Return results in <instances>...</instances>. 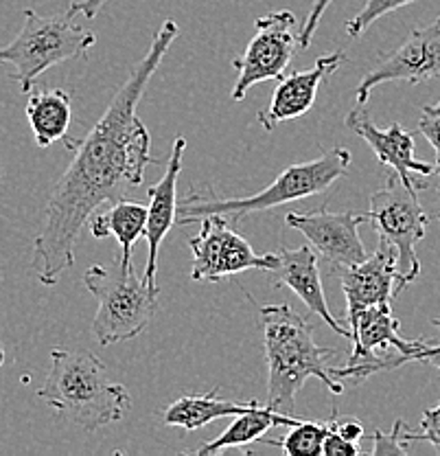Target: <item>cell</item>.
<instances>
[{"mask_svg":"<svg viewBox=\"0 0 440 456\" xmlns=\"http://www.w3.org/2000/svg\"><path fill=\"white\" fill-rule=\"evenodd\" d=\"M176 37V22L164 20L103 117L73 150V160L55 183L33 240V270L42 285H55L73 268L77 240L90 216L121 200L130 187H140L147 167L160 165L149 151L151 134L140 121L139 103Z\"/></svg>","mask_w":440,"mask_h":456,"instance_id":"1","label":"cell"},{"mask_svg":"<svg viewBox=\"0 0 440 456\" xmlns=\"http://www.w3.org/2000/svg\"><path fill=\"white\" fill-rule=\"evenodd\" d=\"M259 321L268 362V406L272 411L292 415L298 391L309 378H318L333 395H342V382L326 364L338 351L316 342L309 318L298 314L290 303H281L263 305Z\"/></svg>","mask_w":440,"mask_h":456,"instance_id":"2","label":"cell"},{"mask_svg":"<svg viewBox=\"0 0 440 456\" xmlns=\"http://www.w3.org/2000/svg\"><path fill=\"white\" fill-rule=\"evenodd\" d=\"M37 397L86 432L121 421L132 406L127 388L112 382L106 364L90 351H51V370Z\"/></svg>","mask_w":440,"mask_h":456,"instance_id":"3","label":"cell"},{"mask_svg":"<svg viewBox=\"0 0 440 456\" xmlns=\"http://www.w3.org/2000/svg\"><path fill=\"white\" fill-rule=\"evenodd\" d=\"M351 160L353 156L347 147H331L318 159L283 169L269 187L244 198H224L212 189H200V191L191 189L188 196H184L182 202H178V224H193L206 216H224L236 224L252 213L269 211V208L281 207V204L320 196L348 174Z\"/></svg>","mask_w":440,"mask_h":456,"instance_id":"4","label":"cell"},{"mask_svg":"<svg viewBox=\"0 0 440 456\" xmlns=\"http://www.w3.org/2000/svg\"><path fill=\"white\" fill-rule=\"evenodd\" d=\"M84 285L99 303L92 331L101 346L143 334L158 307L160 289L149 288L136 277L134 264H123L121 259L112 268L90 265L84 273Z\"/></svg>","mask_w":440,"mask_h":456,"instance_id":"5","label":"cell"},{"mask_svg":"<svg viewBox=\"0 0 440 456\" xmlns=\"http://www.w3.org/2000/svg\"><path fill=\"white\" fill-rule=\"evenodd\" d=\"M97 45V36L90 28L79 27L73 13L40 16L33 9H25V22L20 33L0 49V64H12V75L22 93H31L33 84L42 73L66 60L86 55Z\"/></svg>","mask_w":440,"mask_h":456,"instance_id":"6","label":"cell"},{"mask_svg":"<svg viewBox=\"0 0 440 456\" xmlns=\"http://www.w3.org/2000/svg\"><path fill=\"white\" fill-rule=\"evenodd\" d=\"M368 222L377 237L396 248V270L399 279L395 285V297H399L420 274V259L416 255V244L428 232L429 217L420 207L416 189L408 187L392 171L386 184L371 196Z\"/></svg>","mask_w":440,"mask_h":456,"instance_id":"7","label":"cell"},{"mask_svg":"<svg viewBox=\"0 0 440 456\" xmlns=\"http://www.w3.org/2000/svg\"><path fill=\"white\" fill-rule=\"evenodd\" d=\"M188 248L193 253L191 279L202 283H215L245 270L272 273L278 265V255L254 253L224 216L202 217L200 232L188 240Z\"/></svg>","mask_w":440,"mask_h":456,"instance_id":"8","label":"cell"},{"mask_svg":"<svg viewBox=\"0 0 440 456\" xmlns=\"http://www.w3.org/2000/svg\"><path fill=\"white\" fill-rule=\"evenodd\" d=\"M296 28V16L287 9L272 12L254 22V36L250 37L244 55L233 60L236 82L230 99L241 102L252 86L281 79L290 66L293 53L300 46Z\"/></svg>","mask_w":440,"mask_h":456,"instance_id":"9","label":"cell"},{"mask_svg":"<svg viewBox=\"0 0 440 456\" xmlns=\"http://www.w3.org/2000/svg\"><path fill=\"white\" fill-rule=\"evenodd\" d=\"M434 77H440V16L432 25L414 28L399 49L381 55L362 77L355 99L359 106H366L372 88L380 84L408 82L416 86Z\"/></svg>","mask_w":440,"mask_h":456,"instance_id":"10","label":"cell"},{"mask_svg":"<svg viewBox=\"0 0 440 456\" xmlns=\"http://www.w3.org/2000/svg\"><path fill=\"white\" fill-rule=\"evenodd\" d=\"M366 222L368 213H331L326 208L311 213L292 211L285 216V224L292 231L302 232L318 256H323L331 268L355 265L366 259L368 250L359 235V226Z\"/></svg>","mask_w":440,"mask_h":456,"instance_id":"11","label":"cell"},{"mask_svg":"<svg viewBox=\"0 0 440 456\" xmlns=\"http://www.w3.org/2000/svg\"><path fill=\"white\" fill-rule=\"evenodd\" d=\"M344 126L353 132V134L362 136L368 142L375 159L381 165H388L405 184L416 191L428 187V178L436 174L434 165L423 163L414 156V136L405 132L399 123H392L390 127L381 130L372 123L371 114L366 112L364 106H355L351 112L344 118Z\"/></svg>","mask_w":440,"mask_h":456,"instance_id":"12","label":"cell"},{"mask_svg":"<svg viewBox=\"0 0 440 456\" xmlns=\"http://www.w3.org/2000/svg\"><path fill=\"white\" fill-rule=\"evenodd\" d=\"M331 273L342 283V292L347 297V321L351 322L366 307L383 303L392 305L395 285L399 279L396 248L380 240L375 253H368L366 259L355 265L331 268Z\"/></svg>","mask_w":440,"mask_h":456,"instance_id":"13","label":"cell"},{"mask_svg":"<svg viewBox=\"0 0 440 456\" xmlns=\"http://www.w3.org/2000/svg\"><path fill=\"white\" fill-rule=\"evenodd\" d=\"M347 61V53L342 49L331 51L316 60V64L307 70H296L278 79L268 108L259 112V123L265 132H272L281 123L302 117L314 108L318 99V90L340 66Z\"/></svg>","mask_w":440,"mask_h":456,"instance_id":"14","label":"cell"},{"mask_svg":"<svg viewBox=\"0 0 440 456\" xmlns=\"http://www.w3.org/2000/svg\"><path fill=\"white\" fill-rule=\"evenodd\" d=\"M187 150V139L178 136L173 141L172 154H169L167 169L164 175L156 184L147 189L149 204H147V228H145V241H147V265L143 281L149 288L160 289L156 283V270H158V253L163 246L164 237L169 235L173 226L178 224V178L182 174V156Z\"/></svg>","mask_w":440,"mask_h":456,"instance_id":"15","label":"cell"},{"mask_svg":"<svg viewBox=\"0 0 440 456\" xmlns=\"http://www.w3.org/2000/svg\"><path fill=\"white\" fill-rule=\"evenodd\" d=\"M278 265L272 270V281L276 288H290L298 298L307 305V310L320 316L335 334L351 340V327H344L338 318L333 316L326 305L323 279H320L318 253L314 246H300V248L290 250L285 244L278 250Z\"/></svg>","mask_w":440,"mask_h":456,"instance_id":"16","label":"cell"},{"mask_svg":"<svg viewBox=\"0 0 440 456\" xmlns=\"http://www.w3.org/2000/svg\"><path fill=\"white\" fill-rule=\"evenodd\" d=\"M27 118L33 130L37 147H49L55 141H64L68 150H75L77 142L68 134L73 121V103L66 90H31L27 102Z\"/></svg>","mask_w":440,"mask_h":456,"instance_id":"17","label":"cell"},{"mask_svg":"<svg viewBox=\"0 0 440 456\" xmlns=\"http://www.w3.org/2000/svg\"><path fill=\"white\" fill-rule=\"evenodd\" d=\"M254 406H259L257 399H252V402H230V399H221L220 388L212 387L206 395H184L169 403L160 412V419H163L164 426L184 428V430L193 432L206 428L217 419H226V417H236L241 412L252 411Z\"/></svg>","mask_w":440,"mask_h":456,"instance_id":"18","label":"cell"},{"mask_svg":"<svg viewBox=\"0 0 440 456\" xmlns=\"http://www.w3.org/2000/svg\"><path fill=\"white\" fill-rule=\"evenodd\" d=\"M298 417L287 415V412L272 411L269 406H254L252 411L241 412V415L233 417V424L226 428L217 439H212L211 444L200 445V448L191 450L188 454H200V456H217L226 450L233 448H244V445L259 444L263 439V435L268 430L276 426H293L298 424Z\"/></svg>","mask_w":440,"mask_h":456,"instance_id":"19","label":"cell"},{"mask_svg":"<svg viewBox=\"0 0 440 456\" xmlns=\"http://www.w3.org/2000/svg\"><path fill=\"white\" fill-rule=\"evenodd\" d=\"M90 232L97 240H103L108 235H115L118 246H121L123 264H132V250L134 244L145 237L147 228V207L134 200H116L106 213H92L88 220Z\"/></svg>","mask_w":440,"mask_h":456,"instance_id":"20","label":"cell"},{"mask_svg":"<svg viewBox=\"0 0 440 456\" xmlns=\"http://www.w3.org/2000/svg\"><path fill=\"white\" fill-rule=\"evenodd\" d=\"M326 432H329V424L300 419L298 424L290 426L283 439H261L259 444L276 445L290 456H320L323 454Z\"/></svg>","mask_w":440,"mask_h":456,"instance_id":"21","label":"cell"},{"mask_svg":"<svg viewBox=\"0 0 440 456\" xmlns=\"http://www.w3.org/2000/svg\"><path fill=\"white\" fill-rule=\"evenodd\" d=\"M414 3V0H368L362 7V12H357L351 20L347 22V33L351 37H362V33L366 31L372 22H377L380 18L388 16V13L396 12V9L405 7V4Z\"/></svg>","mask_w":440,"mask_h":456,"instance_id":"22","label":"cell"},{"mask_svg":"<svg viewBox=\"0 0 440 456\" xmlns=\"http://www.w3.org/2000/svg\"><path fill=\"white\" fill-rule=\"evenodd\" d=\"M410 445L405 439V424L404 419H396L390 435L375 430L372 435V456H388V454H408Z\"/></svg>","mask_w":440,"mask_h":456,"instance_id":"23","label":"cell"},{"mask_svg":"<svg viewBox=\"0 0 440 456\" xmlns=\"http://www.w3.org/2000/svg\"><path fill=\"white\" fill-rule=\"evenodd\" d=\"M405 439L410 441H428L434 445L436 454H440V402L434 408H428L420 419V432H408L405 430Z\"/></svg>","mask_w":440,"mask_h":456,"instance_id":"24","label":"cell"},{"mask_svg":"<svg viewBox=\"0 0 440 456\" xmlns=\"http://www.w3.org/2000/svg\"><path fill=\"white\" fill-rule=\"evenodd\" d=\"M333 3V0H316L314 7H311L309 16L305 18V22H302L300 31H298V40H300V49H309L311 42H314V36L316 31H318V25L320 20H323L326 7Z\"/></svg>","mask_w":440,"mask_h":456,"instance_id":"25","label":"cell"},{"mask_svg":"<svg viewBox=\"0 0 440 456\" xmlns=\"http://www.w3.org/2000/svg\"><path fill=\"white\" fill-rule=\"evenodd\" d=\"M324 456H357L362 454V448L359 444H353V441H347L344 436H340L333 428L329 426V432H326V439L323 445Z\"/></svg>","mask_w":440,"mask_h":456,"instance_id":"26","label":"cell"},{"mask_svg":"<svg viewBox=\"0 0 440 456\" xmlns=\"http://www.w3.org/2000/svg\"><path fill=\"white\" fill-rule=\"evenodd\" d=\"M419 132L429 141V145L436 151V174H440V114L423 112L419 121Z\"/></svg>","mask_w":440,"mask_h":456,"instance_id":"27","label":"cell"},{"mask_svg":"<svg viewBox=\"0 0 440 456\" xmlns=\"http://www.w3.org/2000/svg\"><path fill=\"white\" fill-rule=\"evenodd\" d=\"M329 426L340 436H344L347 441H353V444H359L364 439V424L359 419H355V417H338L333 412L329 419Z\"/></svg>","mask_w":440,"mask_h":456,"instance_id":"28","label":"cell"},{"mask_svg":"<svg viewBox=\"0 0 440 456\" xmlns=\"http://www.w3.org/2000/svg\"><path fill=\"white\" fill-rule=\"evenodd\" d=\"M108 3H110V0H77V3L70 4L68 12L73 13V16L75 13H82V16H86L92 20V18L99 16V12H101Z\"/></svg>","mask_w":440,"mask_h":456,"instance_id":"29","label":"cell"},{"mask_svg":"<svg viewBox=\"0 0 440 456\" xmlns=\"http://www.w3.org/2000/svg\"><path fill=\"white\" fill-rule=\"evenodd\" d=\"M412 362H425V364H432L434 369L440 370V349H436L434 345H425L423 349L416 351Z\"/></svg>","mask_w":440,"mask_h":456,"instance_id":"30","label":"cell"},{"mask_svg":"<svg viewBox=\"0 0 440 456\" xmlns=\"http://www.w3.org/2000/svg\"><path fill=\"white\" fill-rule=\"evenodd\" d=\"M423 112H428V114H440V102H438V103H429V106H425Z\"/></svg>","mask_w":440,"mask_h":456,"instance_id":"31","label":"cell"},{"mask_svg":"<svg viewBox=\"0 0 440 456\" xmlns=\"http://www.w3.org/2000/svg\"><path fill=\"white\" fill-rule=\"evenodd\" d=\"M4 364V349H3V345H0V367H3Z\"/></svg>","mask_w":440,"mask_h":456,"instance_id":"32","label":"cell"},{"mask_svg":"<svg viewBox=\"0 0 440 456\" xmlns=\"http://www.w3.org/2000/svg\"><path fill=\"white\" fill-rule=\"evenodd\" d=\"M434 325H436L438 327V330H440V318H434ZM434 346H436V349H440V345H434Z\"/></svg>","mask_w":440,"mask_h":456,"instance_id":"33","label":"cell"},{"mask_svg":"<svg viewBox=\"0 0 440 456\" xmlns=\"http://www.w3.org/2000/svg\"><path fill=\"white\" fill-rule=\"evenodd\" d=\"M440 175V174H438ZM438 193H440V187H438ZM438 217H440V213H438Z\"/></svg>","mask_w":440,"mask_h":456,"instance_id":"34","label":"cell"},{"mask_svg":"<svg viewBox=\"0 0 440 456\" xmlns=\"http://www.w3.org/2000/svg\"><path fill=\"white\" fill-rule=\"evenodd\" d=\"M438 220H440V217H438Z\"/></svg>","mask_w":440,"mask_h":456,"instance_id":"35","label":"cell"}]
</instances>
